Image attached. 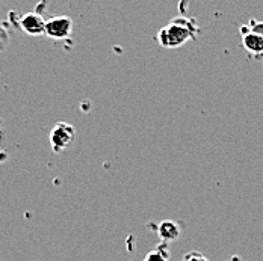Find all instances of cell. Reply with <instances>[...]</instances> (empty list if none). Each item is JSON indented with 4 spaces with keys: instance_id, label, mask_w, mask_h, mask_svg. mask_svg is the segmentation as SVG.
Instances as JSON below:
<instances>
[{
    "instance_id": "6da1fadb",
    "label": "cell",
    "mask_w": 263,
    "mask_h": 261,
    "mask_svg": "<svg viewBox=\"0 0 263 261\" xmlns=\"http://www.w3.org/2000/svg\"><path fill=\"white\" fill-rule=\"evenodd\" d=\"M198 35V25L195 18L177 17L168 23V26L160 29L158 33V43L163 49H179L187 41Z\"/></svg>"
},
{
    "instance_id": "7a4b0ae2",
    "label": "cell",
    "mask_w": 263,
    "mask_h": 261,
    "mask_svg": "<svg viewBox=\"0 0 263 261\" xmlns=\"http://www.w3.org/2000/svg\"><path fill=\"white\" fill-rule=\"evenodd\" d=\"M76 137V130L68 123H58L50 130V145L54 153H62L71 147Z\"/></svg>"
},
{
    "instance_id": "3957f363",
    "label": "cell",
    "mask_w": 263,
    "mask_h": 261,
    "mask_svg": "<svg viewBox=\"0 0 263 261\" xmlns=\"http://www.w3.org/2000/svg\"><path fill=\"white\" fill-rule=\"evenodd\" d=\"M73 27H74L73 20L67 15L52 17L46 23V35L52 39H58V41L67 39V38H70Z\"/></svg>"
},
{
    "instance_id": "277c9868",
    "label": "cell",
    "mask_w": 263,
    "mask_h": 261,
    "mask_svg": "<svg viewBox=\"0 0 263 261\" xmlns=\"http://www.w3.org/2000/svg\"><path fill=\"white\" fill-rule=\"evenodd\" d=\"M240 35H242V46H243V49L250 53L251 56L262 57L263 35L257 33V32H253L247 25L240 29Z\"/></svg>"
},
{
    "instance_id": "5b68a950",
    "label": "cell",
    "mask_w": 263,
    "mask_h": 261,
    "mask_svg": "<svg viewBox=\"0 0 263 261\" xmlns=\"http://www.w3.org/2000/svg\"><path fill=\"white\" fill-rule=\"evenodd\" d=\"M46 20L35 12H29L25 14L20 18V27L23 29V32H26L27 35L32 36H40V35H46Z\"/></svg>"
},
{
    "instance_id": "8992f818",
    "label": "cell",
    "mask_w": 263,
    "mask_h": 261,
    "mask_svg": "<svg viewBox=\"0 0 263 261\" xmlns=\"http://www.w3.org/2000/svg\"><path fill=\"white\" fill-rule=\"evenodd\" d=\"M182 233V227L174 222V220H165L159 225L158 234L160 237L162 242L165 243H170V242H174L179 235Z\"/></svg>"
},
{
    "instance_id": "52a82bcc",
    "label": "cell",
    "mask_w": 263,
    "mask_h": 261,
    "mask_svg": "<svg viewBox=\"0 0 263 261\" xmlns=\"http://www.w3.org/2000/svg\"><path fill=\"white\" fill-rule=\"evenodd\" d=\"M170 260V251L166 248V243L163 242L162 245H159L155 251H152L144 261H168Z\"/></svg>"
},
{
    "instance_id": "ba28073f",
    "label": "cell",
    "mask_w": 263,
    "mask_h": 261,
    "mask_svg": "<svg viewBox=\"0 0 263 261\" xmlns=\"http://www.w3.org/2000/svg\"><path fill=\"white\" fill-rule=\"evenodd\" d=\"M182 261H209L201 252H198V251H191V252H187L186 255L183 257V260Z\"/></svg>"
},
{
    "instance_id": "9c48e42d",
    "label": "cell",
    "mask_w": 263,
    "mask_h": 261,
    "mask_svg": "<svg viewBox=\"0 0 263 261\" xmlns=\"http://www.w3.org/2000/svg\"><path fill=\"white\" fill-rule=\"evenodd\" d=\"M247 26L250 27L253 32H257V33H260L263 35V22H256V20H251Z\"/></svg>"
}]
</instances>
